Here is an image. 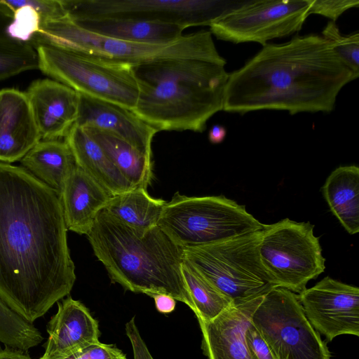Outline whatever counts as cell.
Segmentation results:
<instances>
[{
	"label": "cell",
	"mask_w": 359,
	"mask_h": 359,
	"mask_svg": "<svg viewBox=\"0 0 359 359\" xmlns=\"http://www.w3.org/2000/svg\"><path fill=\"white\" fill-rule=\"evenodd\" d=\"M251 323L277 359H331L326 344L290 290L277 287L264 294Z\"/></svg>",
	"instance_id": "8fae6325"
},
{
	"label": "cell",
	"mask_w": 359,
	"mask_h": 359,
	"mask_svg": "<svg viewBox=\"0 0 359 359\" xmlns=\"http://www.w3.org/2000/svg\"><path fill=\"white\" fill-rule=\"evenodd\" d=\"M41 23L38 12L30 6L22 5L14 11L13 19L5 32L15 40L29 42L39 32Z\"/></svg>",
	"instance_id": "f546056e"
},
{
	"label": "cell",
	"mask_w": 359,
	"mask_h": 359,
	"mask_svg": "<svg viewBox=\"0 0 359 359\" xmlns=\"http://www.w3.org/2000/svg\"><path fill=\"white\" fill-rule=\"evenodd\" d=\"M13 17V13L0 0V34L6 33V29Z\"/></svg>",
	"instance_id": "74e56055"
},
{
	"label": "cell",
	"mask_w": 359,
	"mask_h": 359,
	"mask_svg": "<svg viewBox=\"0 0 359 359\" xmlns=\"http://www.w3.org/2000/svg\"><path fill=\"white\" fill-rule=\"evenodd\" d=\"M313 229L309 222L288 218L261 229L259 257L278 287L299 294L325 271V259Z\"/></svg>",
	"instance_id": "9c48e42d"
},
{
	"label": "cell",
	"mask_w": 359,
	"mask_h": 359,
	"mask_svg": "<svg viewBox=\"0 0 359 359\" xmlns=\"http://www.w3.org/2000/svg\"><path fill=\"white\" fill-rule=\"evenodd\" d=\"M41 338L40 331L12 311L0 299V342L8 347L27 351Z\"/></svg>",
	"instance_id": "83f0119b"
},
{
	"label": "cell",
	"mask_w": 359,
	"mask_h": 359,
	"mask_svg": "<svg viewBox=\"0 0 359 359\" xmlns=\"http://www.w3.org/2000/svg\"><path fill=\"white\" fill-rule=\"evenodd\" d=\"M226 135V129L221 125H214L208 133L209 141L212 144H219L222 142Z\"/></svg>",
	"instance_id": "8d00e7d4"
},
{
	"label": "cell",
	"mask_w": 359,
	"mask_h": 359,
	"mask_svg": "<svg viewBox=\"0 0 359 359\" xmlns=\"http://www.w3.org/2000/svg\"><path fill=\"white\" fill-rule=\"evenodd\" d=\"M263 297L231 305L212 320H198L203 334L202 348L208 359H250L245 334Z\"/></svg>",
	"instance_id": "e0dca14e"
},
{
	"label": "cell",
	"mask_w": 359,
	"mask_h": 359,
	"mask_svg": "<svg viewBox=\"0 0 359 359\" xmlns=\"http://www.w3.org/2000/svg\"><path fill=\"white\" fill-rule=\"evenodd\" d=\"M313 327L329 341L359 336V288L326 276L297 295Z\"/></svg>",
	"instance_id": "4fadbf2b"
},
{
	"label": "cell",
	"mask_w": 359,
	"mask_h": 359,
	"mask_svg": "<svg viewBox=\"0 0 359 359\" xmlns=\"http://www.w3.org/2000/svg\"><path fill=\"white\" fill-rule=\"evenodd\" d=\"M248 0H62L70 20L119 18L210 26Z\"/></svg>",
	"instance_id": "30bf717a"
},
{
	"label": "cell",
	"mask_w": 359,
	"mask_h": 359,
	"mask_svg": "<svg viewBox=\"0 0 359 359\" xmlns=\"http://www.w3.org/2000/svg\"><path fill=\"white\" fill-rule=\"evenodd\" d=\"M323 196L332 214L346 231L359 232V168L339 166L322 187Z\"/></svg>",
	"instance_id": "603a6c76"
},
{
	"label": "cell",
	"mask_w": 359,
	"mask_h": 359,
	"mask_svg": "<svg viewBox=\"0 0 359 359\" xmlns=\"http://www.w3.org/2000/svg\"><path fill=\"white\" fill-rule=\"evenodd\" d=\"M358 6V0H311L309 13L320 15L335 22L345 11Z\"/></svg>",
	"instance_id": "1f68e13d"
},
{
	"label": "cell",
	"mask_w": 359,
	"mask_h": 359,
	"mask_svg": "<svg viewBox=\"0 0 359 359\" xmlns=\"http://www.w3.org/2000/svg\"><path fill=\"white\" fill-rule=\"evenodd\" d=\"M0 359H32L31 357L23 352L22 350L6 348L5 349H0Z\"/></svg>",
	"instance_id": "f35d334b"
},
{
	"label": "cell",
	"mask_w": 359,
	"mask_h": 359,
	"mask_svg": "<svg viewBox=\"0 0 359 359\" xmlns=\"http://www.w3.org/2000/svg\"><path fill=\"white\" fill-rule=\"evenodd\" d=\"M322 36L332 43L333 49L339 59L358 78L359 76V32L343 34L336 22L329 21L322 31Z\"/></svg>",
	"instance_id": "f1b7e54d"
},
{
	"label": "cell",
	"mask_w": 359,
	"mask_h": 359,
	"mask_svg": "<svg viewBox=\"0 0 359 359\" xmlns=\"http://www.w3.org/2000/svg\"><path fill=\"white\" fill-rule=\"evenodd\" d=\"M34 48L43 74L79 93L135 108L139 90L133 65L50 45Z\"/></svg>",
	"instance_id": "ba28073f"
},
{
	"label": "cell",
	"mask_w": 359,
	"mask_h": 359,
	"mask_svg": "<svg viewBox=\"0 0 359 359\" xmlns=\"http://www.w3.org/2000/svg\"><path fill=\"white\" fill-rule=\"evenodd\" d=\"M57 303V311L47 325L45 352L39 359H65L100 342L98 323L81 302L69 296Z\"/></svg>",
	"instance_id": "2e32d148"
},
{
	"label": "cell",
	"mask_w": 359,
	"mask_h": 359,
	"mask_svg": "<svg viewBox=\"0 0 359 359\" xmlns=\"http://www.w3.org/2000/svg\"><path fill=\"white\" fill-rule=\"evenodd\" d=\"M65 359H127V358L116 346L100 341Z\"/></svg>",
	"instance_id": "836d02e7"
},
{
	"label": "cell",
	"mask_w": 359,
	"mask_h": 359,
	"mask_svg": "<svg viewBox=\"0 0 359 359\" xmlns=\"http://www.w3.org/2000/svg\"><path fill=\"white\" fill-rule=\"evenodd\" d=\"M71 20L79 27L100 36L154 45L175 43L183 36L182 32L185 29L177 25L131 19L86 18Z\"/></svg>",
	"instance_id": "ffe728a7"
},
{
	"label": "cell",
	"mask_w": 359,
	"mask_h": 359,
	"mask_svg": "<svg viewBox=\"0 0 359 359\" xmlns=\"http://www.w3.org/2000/svg\"><path fill=\"white\" fill-rule=\"evenodd\" d=\"M154 299L157 311L162 313H169L174 311L176 306L175 299L166 294H154L151 296Z\"/></svg>",
	"instance_id": "d590c367"
},
{
	"label": "cell",
	"mask_w": 359,
	"mask_h": 359,
	"mask_svg": "<svg viewBox=\"0 0 359 359\" xmlns=\"http://www.w3.org/2000/svg\"><path fill=\"white\" fill-rule=\"evenodd\" d=\"M245 339L250 359H277L251 322L245 331Z\"/></svg>",
	"instance_id": "d6a6232c"
},
{
	"label": "cell",
	"mask_w": 359,
	"mask_h": 359,
	"mask_svg": "<svg viewBox=\"0 0 359 359\" xmlns=\"http://www.w3.org/2000/svg\"><path fill=\"white\" fill-rule=\"evenodd\" d=\"M38 68L37 53L31 43L0 34V81Z\"/></svg>",
	"instance_id": "4316f807"
},
{
	"label": "cell",
	"mask_w": 359,
	"mask_h": 359,
	"mask_svg": "<svg viewBox=\"0 0 359 359\" xmlns=\"http://www.w3.org/2000/svg\"><path fill=\"white\" fill-rule=\"evenodd\" d=\"M138 86L133 111L161 130L202 133L223 110L229 73L224 66L196 59H168L132 66Z\"/></svg>",
	"instance_id": "3957f363"
},
{
	"label": "cell",
	"mask_w": 359,
	"mask_h": 359,
	"mask_svg": "<svg viewBox=\"0 0 359 359\" xmlns=\"http://www.w3.org/2000/svg\"><path fill=\"white\" fill-rule=\"evenodd\" d=\"M158 226L182 248L226 241L263 229L244 205L224 196H187L166 202Z\"/></svg>",
	"instance_id": "52a82bcc"
},
{
	"label": "cell",
	"mask_w": 359,
	"mask_h": 359,
	"mask_svg": "<svg viewBox=\"0 0 359 359\" xmlns=\"http://www.w3.org/2000/svg\"><path fill=\"white\" fill-rule=\"evenodd\" d=\"M60 196L67 230L87 235L113 196L76 165Z\"/></svg>",
	"instance_id": "d6986e66"
},
{
	"label": "cell",
	"mask_w": 359,
	"mask_h": 359,
	"mask_svg": "<svg viewBox=\"0 0 359 359\" xmlns=\"http://www.w3.org/2000/svg\"><path fill=\"white\" fill-rule=\"evenodd\" d=\"M166 202L151 197L145 188L134 187L113 196L104 209L135 229L147 230L158 225Z\"/></svg>",
	"instance_id": "d4e9b609"
},
{
	"label": "cell",
	"mask_w": 359,
	"mask_h": 359,
	"mask_svg": "<svg viewBox=\"0 0 359 359\" xmlns=\"http://www.w3.org/2000/svg\"><path fill=\"white\" fill-rule=\"evenodd\" d=\"M261 230L210 245L183 248L184 260L238 305L263 296L277 285L259 252Z\"/></svg>",
	"instance_id": "8992f818"
},
{
	"label": "cell",
	"mask_w": 359,
	"mask_h": 359,
	"mask_svg": "<svg viewBox=\"0 0 359 359\" xmlns=\"http://www.w3.org/2000/svg\"><path fill=\"white\" fill-rule=\"evenodd\" d=\"M83 128L99 144L132 187L147 188L152 177L151 156L110 133L95 128Z\"/></svg>",
	"instance_id": "cb8c5ba5"
},
{
	"label": "cell",
	"mask_w": 359,
	"mask_h": 359,
	"mask_svg": "<svg viewBox=\"0 0 359 359\" xmlns=\"http://www.w3.org/2000/svg\"><path fill=\"white\" fill-rule=\"evenodd\" d=\"M311 0H248L241 8L213 22L210 32L233 43L267 41L301 30L310 15Z\"/></svg>",
	"instance_id": "7c38bea8"
},
{
	"label": "cell",
	"mask_w": 359,
	"mask_h": 359,
	"mask_svg": "<svg viewBox=\"0 0 359 359\" xmlns=\"http://www.w3.org/2000/svg\"><path fill=\"white\" fill-rule=\"evenodd\" d=\"M60 194L0 162V299L32 323L76 281Z\"/></svg>",
	"instance_id": "6da1fadb"
},
{
	"label": "cell",
	"mask_w": 359,
	"mask_h": 359,
	"mask_svg": "<svg viewBox=\"0 0 359 359\" xmlns=\"http://www.w3.org/2000/svg\"><path fill=\"white\" fill-rule=\"evenodd\" d=\"M86 236L112 282L149 297L168 294L194 311L182 272L183 248L158 225L135 229L104 209Z\"/></svg>",
	"instance_id": "277c9868"
},
{
	"label": "cell",
	"mask_w": 359,
	"mask_h": 359,
	"mask_svg": "<svg viewBox=\"0 0 359 359\" xmlns=\"http://www.w3.org/2000/svg\"><path fill=\"white\" fill-rule=\"evenodd\" d=\"M355 79L330 41L316 34L297 35L283 43L266 44L229 74L223 111L330 112L340 90Z\"/></svg>",
	"instance_id": "7a4b0ae2"
},
{
	"label": "cell",
	"mask_w": 359,
	"mask_h": 359,
	"mask_svg": "<svg viewBox=\"0 0 359 359\" xmlns=\"http://www.w3.org/2000/svg\"><path fill=\"white\" fill-rule=\"evenodd\" d=\"M41 140H62L75 124L79 93L57 81L37 79L25 92Z\"/></svg>",
	"instance_id": "5bb4252c"
},
{
	"label": "cell",
	"mask_w": 359,
	"mask_h": 359,
	"mask_svg": "<svg viewBox=\"0 0 359 359\" xmlns=\"http://www.w3.org/2000/svg\"><path fill=\"white\" fill-rule=\"evenodd\" d=\"M182 272L198 320H212L233 305L229 298L184 260Z\"/></svg>",
	"instance_id": "484cf974"
},
{
	"label": "cell",
	"mask_w": 359,
	"mask_h": 359,
	"mask_svg": "<svg viewBox=\"0 0 359 359\" xmlns=\"http://www.w3.org/2000/svg\"><path fill=\"white\" fill-rule=\"evenodd\" d=\"M20 162L21 167L59 194L67 177L76 166L73 153L65 140H41Z\"/></svg>",
	"instance_id": "7402d4cb"
},
{
	"label": "cell",
	"mask_w": 359,
	"mask_h": 359,
	"mask_svg": "<svg viewBox=\"0 0 359 359\" xmlns=\"http://www.w3.org/2000/svg\"><path fill=\"white\" fill-rule=\"evenodd\" d=\"M75 124L110 133L150 156L151 142L158 133L132 110L81 93Z\"/></svg>",
	"instance_id": "9a60e30c"
},
{
	"label": "cell",
	"mask_w": 359,
	"mask_h": 359,
	"mask_svg": "<svg viewBox=\"0 0 359 359\" xmlns=\"http://www.w3.org/2000/svg\"><path fill=\"white\" fill-rule=\"evenodd\" d=\"M65 141L69 146L76 165L111 196L134 188L83 128L74 124Z\"/></svg>",
	"instance_id": "44dd1931"
},
{
	"label": "cell",
	"mask_w": 359,
	"mask_h": 359,
	"mask_svg": "<svg viewBox=\"0 0 359 359\" xmlns=\"http://www.w3.org/2000/svg\"><path fill=\"white\" fill-rule=\"evenodd\" d=\"M126 333L132 346L134 359H154L140 335L135 317L126 324Z\"/></svg>",
	"instance_id": "e575fe53"
},
{
	"label": "cell",
	"mask_w": 359,
	"mask_h": 359,
	"mask_svg": "<svg viewBox=\"0 0 359 359\" xmlns=\"http://www.w3.org/2000/svg\"><path fill=\"white\" fill-rule=\"evenodd\" d=\"M41 137L25 92L0 90V162L20 161Z\"/></svg>",
	"instance_id": "ac0fdd59"
},
{
	"label": "cell",
	"mask_w": 359,
	"mask_h": 359,
	"mask_svg": "<svg viewBox=\"0 0 359 359\" xmlns=\"http://www.w3.org/2000/svg\"><path fill=\"white\" fill-rule=\"evenodd\" d=\"M1 1L13 13L22 5L33 7L39 14L41 22L67 18L62 0Z\"/></svg>",
	"instance_id": "4dcf8cb0"
},
{
	"label": "cell",
	"mask_w": 359,
	"mask_h": 359,
	"mask_svg": "<svg viewBox=\"0 0 359 359\" xmlns=\"http://www.w3.org/2000/svg\"><path fill=\"white\" fill-rule=\"evenodd\" d=\"M29 43L46 44L131 65L168 59H196L222 66L226 60L219 53L210 30L183 35L175 43L154 45L124 41L86 31L69 18L41 23Z\"/></svg>",
	"instance_id": "5b68a950"
}]
</instances>
